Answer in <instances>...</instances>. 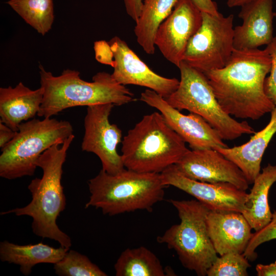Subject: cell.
Masks as SVG:
<instances>
[{"mask_svg":"<svg viewBox=\"0 0 276 276\" xmlns=\"http://www.w3.org/2000/svg\"><path fill=\"white\" fill-rule=\"evenodd\" d=\"M270 67L271 59L265 49H234L224 67L204 74L227 114L256 120L275 107L264 88Z\"/></svg>","mask_w":276,"mask_h":276,"instance_id":"1","label":"cell"},{"mask_svg":"<svg viewBox=\"0 0 276 276\" xmlns=\"http://www.w3.org/2000/svg\"><path fill=\"white\" fill-rule=\"evenodd\" d=\"M74 138L72 134L62 144L53 145L39 157L37 166L42 169V175L32 180L28 187L32 195L31 202L22 208L1 213L2 215L13 213L17 216L32 217V228L35 235L57 241L67 249L72 246L71 239L59 228L56 221L66 206L61 184L62 168Z\"/></svg>","mask_w":276,"mask_h":276,"instance_id":"2","label":"cell"},{"mask_svg":"<svg viewBox=\"0 0 276 276\" xmlns=\"http://www.w3.org/2000/svg\"><path fill=\"white\" fill-rule=\"evenodd\" d=\"M43 96L39 117L51 118L67 108L111 103L121 106L134 101V94L126 86L116 82L111 74L98 72L91 82L82 79L80 72L64 70L58 76L39 65Z\"/></svg>","mask_w":276,"mask_h":276,"instance_id":"3","label":"cell"},{"mask_svg":"<svg viewBox=\"0 0 276 276\" xmlns=\"http://www.w3.org/2000/svg\"><path fill=\"white\" fill-rule=\"evenodd\" d=\"M90 194L85 208L101 209L114 216L144 210L151 212L162 201L165 188L160 173H141L126 168L115 174L103 170L88 181Z\"/></svg>","mask_w":276,"mask_h":276,"instance_id":"4","label":"cell"},{"mask_svg":"<svg viewBox=\"0 0 276 276\" xmlns=\"http://www.w3.org/2000/svg\"><path fill=\"white\" fill-rule=\"evenodd\" d=\"M185 143L160 112L145 115L122 141L124 167L141 173H160L189 150Z\"/></svg>","mask_w":276,"mask_h":276,"instance_id":"5","label":"cell"},{"mask_svg":"<svg viewBox=\"0 0 276 276\" xmlns=\"http://www.w3.org/2000/svg\"><path fill=\"white\" fill-rule=\"evenodd\" d=\"M180 222L157 237L159 243L176 252L182 266L205 276L218 257L209 235L206 217L211 210L197 200L170 199Z\"/></svg>","mask_w":276,"mask_h":276,"instance_id":"6","label":"cell"},{"mask_svg":"<svg viewBox=\"0 0 276 276\" xmlns=\"http://www.w3.org/2000/svg\"><path fill=\"white\" fill-rule=\"evenodd\" d=\"M73 134L67 121L33 118L22 123L13 139L1 148L0 176L9 180L33 176L41 155Z\"/></svg>","mask_w":276,"mask_h":276,"instance_id":"7","label":"cell"},{"mask_svg":"<svg viewBox=\"0 0 276 276\" xmlns=\"http://www.w3.org/2000/svg\"><path fill=\"white\" fill-rule=\"evenodd\" d=\"M178 68L180 79L177 89L165 98L174 108L187 110L203 118L223 140H233L244 134H254L246 121L238 122L219 104L205 75L182 61Z\"/></svg>","mask_w":276,"mask_h":276,"instance_id":"8","label":"cell"},{"mask_svg":"<svg viewBox=\"0 0 276 276\" xmlns=\"http://www.w3.org/2000/svg\"><path fill=\"white\" fill-rule=\"evenodd\" d=\"M234 15L202 12L201 25L191 38L182 61L205 74L224 67L233 51Z\"/></svg>","mask_w":276,"mask_h":276,"instance_id":"9","label":"cell"},{"mask_svg":"<svg viewBox=\"0 0 276 276\" xmlns=\"http://www.w3.org/2000/svg\"><path fill=\"white\" fill-rule=\"evenodd\" d=\"M114 106L107 103L87 106L81 144L82 150L96 154L101 160L102 169L110 174H117L125 168L122 156L117 151L122 141V130L109 120Z\"/></svg>","mask_w":276,"mask_h":276,"instance_id":"10","label":"cell"},{"mask_svg":"<svg viewBox=\"0 0 276 276\" xmlns=\"http://www.w3.org/2000/svg\"><path fill=\"white\" fill-rule=\"evenodd\" d=\"M140 100L157 109L169 126L193 150L227 148L219 132L200 116L190 112L184 114L171 106L162 96L146 89Z\"/></svg>","mask_w":276,"mask_h":276,"instance_id":"11","label":"cell"},{"mask_svg":"<svg viewBox=\"0 0 276 276\" xmlns=\"http://www.w3.org/2000/svg\"><path fill=\"white\" fill-rule=\"evenodd\" d=\"M163 182L194 197L211 210L242 213L248 193L225 182L209 183L190 178L173 165L160 173Z\"/></svg>","mask_w":276,"mask_h":276,"instance_id":"12","label":"cell"},{"mask_svg":"<svg viewBox=\"0 0 276 276\" xmlns=\"http://www.w3.org/2000/svg\"><path fill=\"white\" fill-rule=\"evenodd\" d=\"M202 22V12L192 0H179L159 26L155 45L163 56L177 67L188 43Z\"/></svg>","mask_w":276,"mask_h":276,"instance_id":"13","label":"cell"},{"mask_svg":"<svg viewBox=\"0 0 276 276\" xmlns=\"http://www.w3.org/2000/svg\"><path fill=\"white\" fill-rule=\"evenodd\" d=\"M108 43L113 57L111 76L118 83L145 87L164 98L178 87L179 80L162 76L151 70L124 40L114 36Z\"/></svg>","mask_w":276,"mask_h":276,"instance_id":"14","label":"cell"},{"mask_svg":"<svg viewBox=\"0 0 276 276\" xmlns=\"http://www.w3.org/2000/svg\"><path fill=\"white\" fill-rule=\"evenodd\" d=\"M175 165L183 175L194 180L229 182L243 191L250 185L239 167L215 149L189 150Z\"/></svg>","mask_w":276,"mask_h":276,"instance_id":"15","label":"cell"},{"mask_svg":"<svg viewBox=\"0 0 276 276\" xmlns=\"http://www.w3.org/2000/svg\"><path fill=\"white\" fill-rule=\"evenodd\" d=\"M273 0H254L241 6V25L234 28V47L236 50L258 49L268 44L273 35Z\"/></svg>","mask_w":276,"mask_h":276,"instance_id":"16","label":"cell"},{"mask_svg":"<svg viewBox=\"0 0 276 276\" xmlns=\"http://www.w3.org/2000/svg\"><path fill=\"white\" fill-rule=\"evenodd\" d=\"M209 237L217 254H243L252 237L251 227L241 213L210 210L206 217Z\"/></svg>","mask_w":276,"mask_h":276,"instance_id":"17","label":"cell"},{"mask_svg":"<svg viewBox=\"0 0 276 276\" xmlns=\"http://www.w3.org/2000/svg\"><path fill=\"white\" fill-rule=\"evenodd\" d=\"M43 96L41 86L32 90L21 82L15 87H1L0 121L17 131L22 123L37 115Z\"/></svg>","mask_w":276,"mask_h":276,"instance_id":"18","label":"cell"},{"mask_svg":"<svg viewBox=\"0 0 276 276\" xmlns=\"http://www.w3.org/2000/svg\"><path fill=\"white\" fill-rule=\"evenodd\" d=\"M270 113L268 123L255 132L248 142L240 146L216 150L239 167L249 184L252 183L260 174L263 155L276 133V106Z\"/></svg>","mask_w":276,"mask_h":276,"instance_id":"19","label":"cell"},{"mask_svg":"<svg viewBox=\"0 0 276 276\" xmlns=\"http://www.w3.org/2000/svg\"><path fill=\"white\" fill-rule=\"evenodd\" d=\"M68 250L61 246L55 248L42 242L18 245L4 241L0 243V259L2 262L19 265L21 272L25 275H29L36 265L55 264L63 257Z\"/></svg>","mask_w":276,"mask_h":276,"instance_id":"20","label":"cell"},{"mask_svg":"<svg viewBox=\"0 0 276 276\" xmlns=\"http://www.w3.org/2000/svg\"><path fill=\"white\" fill-rule=\"evenodd\" d=\"M276 182V165L268 164L253 182L242 214L252 229L258 231L271 220L272 213L268 203V194Z\"/></svg>","mask_w":276,"mask_h":276,"instance_id":"21","label":"cell"},{"mask_svg":"<svg viewBox=\"0 0 276 276\" xmlns=\"http://www.w3.org/2000/svg\"><path fill=\"white\" fill-rule=\"evenodd\" d=\"M179 0H143L141 12L134 29L136 41L144 52L155 53V38L161 24Z\"/></svg>","mask_w":276,"mask_h":276,"instance_id":"22","label":"cell"},{"mask_svg":"<svg viewBox=\"0 0 276 276\" xmlns=\"http://www.w3.org/2000/svg\"><path fill=\"white\" fill-rule=\"evenodd\" d=\"M117 276H165L159 260L145 246L127 248L120 255L114 265Z\"/></svg>","mask_w":276,"mask_h":276,"instance_id":"23","label":"cell"},{"mask_svg":"<svg viewBox=\"0 0 276 276\" xmlns=\"http://www.w3.org/2000/svg\"><path fill=\"white\" fill-rule=\"evenodd\" d=\"M7 4L42 35L51 30L54 19L53 0H9Z\"/></svg>","mask_w":276,"mask_h":276,"instance_id":"24","label":"cell"},{"mask_svg":"<svg viewBox=\"0 0 276 276\" xmlns=\"http://www.w3.org/2000/svg\"><path fill=\"white\" fill-rule=\"evenodd\" d=\"M56 274L60 276H106L107 274L86 256L68 249L54 264Z\"/></svg>","mask_w":276,"mask_h":276,"instance_id":"25","label":"cell"},{"mask_svg":"<svg viewBox=\"0 0 276 276\" xmlns=\"http://www.w3.org/2000/svg\"><path fill=\"white\" fill-rule=\"evenodd\" d=\"M243 254L228 252L218 257L208 269V276H247L250 266Z\"/></svg>","mask_w":276,"mask_h":276,"instance_id":"26","label":"cell"},{"mask_svg":"<svg viewBox=\"0 0 276 276\" xmlns=\"http://www.w3.org/2000/svg\"><path fill=\"white\" fill-rule=\"evenodd\" d=\"M274 239H276V211L272 213V218L266 225L252 234L243 255L248 260H254L257 256L256 248L263 243Z\"/></svg>","mask_w":276,"mask_h":276,"instance_id":"27","label":"cell"},{"mask_svg":"<svg viewBox=\"0 0 276 276\" xmlns=\"http://www.w3.org/2000/svg\"><path fill=\"white\" fill-rule=\"evenodd\" d=\"M265 49L271 59L269 75L265 81V91L276 106V34Z\"/></svg>","mask_w":276,"mask_h":276,"instance_id":"28","label":"cell"},{"mask_svg":"<svg viewBox=\"0 0 276 276\" xmlns=\"http://www.w3.org/2000/svg\"><path fill=\"white\" fill-rule=\"evenodd\" d=\"M94 50L96 60L103 64L112 66L113 54L108 42L104 40L95 42Z\"/></svg>","mask_w":276,"mask_h":276,"instance_id":"29","label":"cell"},{"mask_svg":"<svg viewBox=\"0 0 276 276\" xmlns=\"http://www.w3.org/2000/svg\"><path fill=\"white\" fill-rule=\"evenodd\" d=\"M128 15L135 22L138 19L143 6V0H123Z\"/></svg>","mask_w":276,"mask_h":276,"instance_id":"30","label":"cell"},{"mask_svg":"<svg viewBox=\"0 0 276 276\" xmlns=\"http://www.w3.org/2000/svg\"><path fill=\"white\" fill-rule=\"evenodd\" d=\"M192 1L201 12L212 15H217L219 13L217 4L213 0H192Z\"/></svg>","mask_w":276,"mask_h":276,"instance_id":"31","label":"cell"},{"mask_svg":"<svg viewBox=\"0 0 276 276\" xmlns=\"http://www.w3.org/2000/svg\"><path fill=\"white\" fill-rule=\"evenodd\" d=\"M16 132L0 121V147L3 148L11 141L15 136Z\"/></svg>","mask_w":276,"mask_h":276,"instance_id":"32","label":"cell"},{"mask_svg":"<svg viewBox=\"0 0 276 276\" xmlns=\"http://www.w3.org/2000/svg\"><path fill=\"white\" fill-rule=\"evenodd\" d=\"M256 270L258 276H276V264L275 262L266 265L258 264L256 267Z\"/></svg>","mask_w":276,"mask_h":276,"instance_id":"33","label":"cell"},{"mask_svg":"<svg viewBox=\"0 0 276 276\" xmlns=\"http://www.w3.org/2000/svg\"><path fill=\"white\" fill-rule=\"evenodd\" d=\"M254 0H227V5L229 8L241 7Z\"/></svg>","mask_w":276,"mask_h":276,"instance_id":"34","label":"cell"},{"mask_svg":"<svg viewBox=\"0 0 276 276\" xmlns=\"http://www.w3.org/2000/svg\"><path fill=\"white\" fill-rule=\"evenodd\" d=\"M273 14H274V16L276 17V12H274Z\"/></svg>","mask_w":276,"mask_h":276,"instance_id":"35","label":"cell"},{"mask_svg":"<svg viewBox=\"0 0 276 276\" xmlns=\"http://www.w3.org/2000/svg\"><path fill=\"white\" fill-rule=\"evenodd\" d=\"M274 262H275V264H276V261H275Z\"/></svg>","mask_w":276,"mask_h":276,"instance_id":"36","label":"cell"}]
</instances>
